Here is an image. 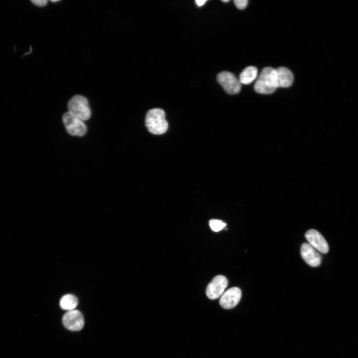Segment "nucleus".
I'll return each instance as SVG.
<instances>
[{
	"label": "nucleus",
	"mask_w": 358,
	"mask_h": 358,
	"mask_svg": "<svg viewBox=\"0 0 358 358\" xmlns=\"http://www.w3.org/2000/svg\"><path fill=\"white\" fill-rule=\"evenodd\" d=\"M146 125L149 132L155 135H161L168 130V124L164 111L158 108L150 110L146 116Z\"/></svg>",
	"instance_id": "1"
},
{
	"label": "nucleus",
	"mask_w": 358,
	"mask_h": 358,
	"mask_svg": "<svg viewBox=\"0 0 358 358\" xmlns=\"http://www.w3.org/2000/svg\"><path fill=\"white\" fill-rule=\"evenodd\" d=\"M278 88L276 69L272 67L264 68L256 83V92L261 94H271Z\"/></svg>",
	"instance_id": "2"
},
{
	"label": "nucleus",
	"mask_w": 358,
	"mask_h": 358,
	"mask_svg": "<svg viewBox=\"0 0 358 358\" xmlns=\"http://www.w3.org/2000/svg\"><path fill=\"white\" fill-rule=\"evenodd\" d=\"M68 112L84 121H87L91 115L88 100L81 95L72 97L68 103Z\"/></svg>",
	"instance_id": "3"
},
{
	"label": "nucleus",
	"mask_w": 358,
	"mask_h": 358,
	"mask_svg": "<svg viewBox=\"0 0 358 358\" xmlns=\"http://www.w3.org/2000/svg\"><path fill=\"white\" fill-rule=\"evenodd\" d=\"M62 121L67 132L71 136L83 137L87 132L84 122L69 112H65L62 116Z\"/></svg>",
	"instance_id": "4"
},
{
	"label": "nucleus",
	"mask_w": 358,
	"mask_h": 358,
	"mask_svg": "<svg viewBox=\"0 0 358 358\" xmlns=\"http://www.w3.org/2000/svg\"><path fill=\"white\" fill-rule=\"evenodd\" d=\"M217 80L225 91L229 94H237L241 90L242 84L240 80L229 72L223 71L219 73Z\"/></svg>",
	"instance_id": "5"
},
{
	"label": "nucleus",
	"mask_w": 358,
	"mask_h": 358,
	"mask_svg": "<svg viewBox=\"0 0 358 358\" xmlns=\"http://www.w3.org/2000/svg\"><path fill=\"white\" fill-rule=\"evenodd\" d=\"M62 322L67 329L73 331H79L84 325V316L78 310L68 311L63 315Z\"/></svg>",
	"instance_id": "6"
},
{
	"label": "nucleus",
	"mask_w": 358,
	"mask_h": 358,
	"mask_svg": "<svg viewBox=\"0 0 358 358\" xmlns=\"http://www.w3.org/2000/svg\"><path fill=\"white\" fill-rule=\"evenodd\" d=\"M228 286L227 278L222 275L214 277L208 284L206 290L207 297L210 300H215L221 297Z\"/></svg>",
	"instance_id": "7"
},
{
	"label": "nucleus",
	"mask_w": 358,
	"mask_h": 358,
	"mask_svg": "<svg viewBox=\"0 0 358 358\" xmlns=\"http://www.w3.org/2000/svg\"><path fill=\"white\" fill-rule=\"evenodd\" d=\"M242 291L237 287H233L228 289L221 296L219 300L220 306L226 309H229L236 307L242 298Z\"/></svg>",
	"instance_id": "8"
},
{
	"label": "nucleus",
	"mask_w": 358,
	"mask_h": 358,
	"mask_svg": "<svg viewBox=\"0 0 358 358\" xmlns=\"http://www.w3.org/2000/svg\"><path fill=\"white\" fill-rule=\"evenodd\" d=\"M307 240L313 248L322 254L328 253V245L323 236L317 230L310 229L305 235Z\"/></svg>",
	"instance_id": "9"
},
{
	"label": "nucleus",
	"mask_w": 358,
	"mask_h": 358,
	"mask_svg": "<svg viewBox=\"0 0 358 358\" xmlns=\"http://www.w3.org/2000/svg\"><path fill=\"white\" fill-rule=\"evenodd\" d=\"M301 256L306 262L312 267H318L322 257L317 251L308 243H304L301 250Z\"/></svg>",
	"instance_id": "10"
},
{
	"label": "nucleus",
	"mask_w": 358,
	"mask_h": 358,
	"mask_svg": "<svg viewBox=\"0 0 358 358\" xmlns=\"http://www.w3.org/2000/svg\"><path fill=\"white\" fill-rule=\"evenodd\" d=\"M278 88H288L294 82V77L292 71L285 67L276 69Z\"/></svg>",
	"instance_id": "11"
},
{
	"label": "nucleus",
	"mask_w": 358,
	"mask_h": 358,
	"mask_svg": "<svg viewBox=\"0 0 358 358\" xmlns=\"http://www.w3.org/2000/svg\"><path fill=\"white\" fill-rule=\"evenodd\" d=\"M257 75V68L255 66H249L242 72L239 80H240L241 84L249 85L256 79Z\"/></svg>",
	"instance_id": "12"
},
{
	"label": "nucleus",
	"mask_w": 358,
	"mask_h": 358,
	"mask_svg": "<svg viewBox=\"0 0 358 358\" xmlns=\"http://www.w3.org/2000/svg\"><path fill=\"white\" fill-rule=\"evenodd\" d=\"M78 304L77 298L73 295L68 294L62 297L60 301V307L65 310L71 311L74 310Z\"/></svg>",
	"instance_id": "13"
},
{
	"label": "nucleus",
	"mask_w": 358,
	"mask_h": 358,
	"mask_svg": "<svg viewBox=\"0 0 358 358\" xmlns=\"http://www.w3.org/2000/svg\"><path fill=\"white\" fill-rule=\"evenodd\" d=\"M209 225L212 231L217 232L225 228L227 224L220 220L211 219L209 221Z\"/></svg>",
	"instance_id": "14"
},
{
	"label": "nucleus",
	"mask_w": 358,
	"mask_h": 358,
	"mask_svg": "<svg viewBox=\"0 0 358 358\" xmlns=\"http://www.w3.org/2000/svg\"><path fill=\"white\" fill-rule=\"evenodd\" d=\"M234 2L236 7L241 10L245 9L248 4L247 0H235Z\"/></svg>",
	"instance_id": "15"
},
{
	"label": "nucleus",
	"mask_w": 358,
	"mask_h": 358,
	"mask_svg": "<svg viewBox=\"0 0 358 358\" xmlns=\"http://www.w3.org/2000/svg\"><path fill=\"white\" fill-rule=\"evenodd\" d=\"M32 2L38 7H44L47 5L48 1L47 0H35Z\"/></svg>",
	"instance_id": "16"
},
{
	"label": "nucleus",
	"mask_w": 358,
	"mask_h": 358,
	"mask_svg": "<svg viewBox=\"0 0 358 358\" xmlns=\"http://www.w3.org/2000/svg\"><path fill=\"white\" fill-rule=\"evenodd\" d=\"M206 2V0H196V3L199 7H202L205 3Z\"/></svg>",
	"instance_id": "17"
},
{
	"label": "nucleus",
	"mask_w": 358,
	"mask_h": 358,
	"mask_svg": "<svg viewBox=\"0 0 358 358\" xmlns=\"http://www.w3.org/2000/svg\"><path fill=\"white\" fill-rule=\"evenodd\" d=\"M222 1L223 2H224V3H227V2H228L229 1V0H226V1H225V0H222Z\"/></svg>",
	"instance_id": "18"
}]
</instances>
